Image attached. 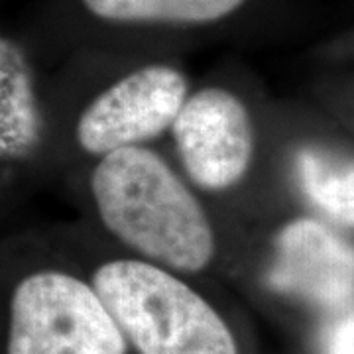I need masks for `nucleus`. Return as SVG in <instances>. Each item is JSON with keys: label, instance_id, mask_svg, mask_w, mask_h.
Returning a JSON list of instances; mask_svg holds the SVG:
<instances>
[{"label": "nucleus", "instance_id": "obj_5", "mask_svg": "<svg viewBox=\"0 0 354 354\" xmlns=\"http://www.w3.org/2000/svg\"><path fill=\"white\" fill-rule=\"evenodd\" d=\"M174 164L225 216L258 160V122L252 104L228 83L193 85L167 132Z\"/></svg>", "mask_w": 354, "mask_h": 354}, {"label": "nucleus", "instance_id": "obj_9", "mask_svg": "<svg viewBox=\"0 0 354 354\" xmlns=\"http://www.w3.org/2000/svg\"><path fill=\"white\" fill-rule=\"evenodd\" d=\"M321 354H354V301L330 315L321 333Z\"/></svg>", "mask_w": 354, "mask_h": 354}, {"label": "nucleus", "instance_id": "obj_4", "mask_svg": "<svg viewBox=\"0 0 354 354\" xmlns=\"http://www.w3.org/2000/svg\"><path fill=\"white\" fill-rule=\"evenodd\" d=\"M99 293L73 264H50L18 279L8 307L6 354H127Z\"/></svg>", "mask_w": 354, "mask_h": 354}, {"label": "nucleus", "instance_id": "obj_6", "mask_svg": "<svg viewBox=\"0 0 354 354\" xmlns=\"http://www.w3.org/2000/svg\"><path fill=\"white\" fill-rule=\"evenodd\" d=\"M264 283L333 315L354 301V244L319 216H293L272 236Z\"/></svg>", "mask_w": 354, "mask_h": 354}, {"label": "nucleus", "instance_id": "obj_3", "mask_svg": "<svg viewBox=\"0 0 354 354\" xmlns=\"http://www.w3.org/2000/svg\"><path fill=\"white\" fill-rule=\"evenodd\" d=\"M191 87L185 69L162 59L95 85H64L59 102L50 101L53 158L71 176L106 153L152 146L167 136Z\"/></svg>", "mask_w": 354, "mask_h": 354}, {"label": "nucleus", "instance_id": "obj_2", "mask_svg": "<svg viewBox=\"0 0 354 354\" xmlns=\"http://www.w3.org/2000/svg\"><path fill=\"white\" fill-rule=\"evenodd\" d=\"M62 248L88 260L85 276L138 354H241L225 317L191 276L120 250L88 223L64 228Z\"/></svg>", "mask_w": 354, "mask_h": 354}, {"label": "nucleus", "instance_id": "obj_1", "mask_svg": "<svg viewBox=\"0 0 354 354\" xmlns=\"http://www.w3.org/2000/svg\"><path fill=\"white\" fill-rule=\"evenodd\" d=\"M69 177L88 225L136 258L193 278L230 248L225 216L153 146L106 153Z\"/></svg>", "mask_w": 354, "mask_h": 354}, {"label": "nucleus", "instance_id": "obj_8", "mask_svg": "<svg viewBox=\"0 0 354 354\" xmlns=\"http://www.w3.org/2000/svg\"><path fill=\"white\" fill-rule=\"evenodd\" d=\"M93 20L118 28L191 30L225 24L248 0H79Z\"/></svg>", "mask_w": 354, "mask_h": 354}, {"label": "nucleus", "instance_id": "obj_7", "mask_svg": "<svg viewBox=\"0 0 354 354\" xmlns=\"http://www.w3.org/2000/svg\"><path fill=\"white\" fill-rule=\"evenodd\" d=\"M291 176L319 218L354 228V153L309 142L291 156Z\"/></svg>", "mask_w": 354, "mask_h": 354}]
</instances>
